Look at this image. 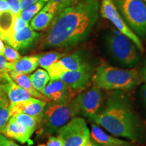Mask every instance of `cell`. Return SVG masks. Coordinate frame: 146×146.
<instances>
[{
	"instance_id": "6da1fadb",
	"label": "cell",
	"mask_w": 146,
	"mask_h": 146,
	"mask_svg": "<svg viewBox=\"0 0 146 146\" xmlns=\"http://www.w3.org/2000/svg\"><path fill=\"white\" fill-rule=\"evenodd\" d=\"M100 0H78L60 10L41 41V49L69 48L85 41L98 21Z\"/></svg>"
},
{
	"instance_id": "7a4b0ae2",
	"label": "cell",
	"mask_w": 146,
	"mask_h": 146,
	"mask_svg": "<svg viewBox=\"0 0 146 146\" xmlns=\"http://www.w3.org/2000/svg\"><path fill=\"white\" fill-rule=\"evenodd\" d=\"M88 118L116 137L133 143L143 141L145 137L143 123L123 91H112L101 110Z\"/></svg>"
},
{
	"instance_id": "3957f363",
	"label": "cell",
	"mask_w": 146,
	"mask_h": 146,
	"mask_svg": "<svg viewBox=\"0 0 146 146\" xmlns=\"http://www.w3.org/2000/svg\"><path fill=\"white\" fill-rule=\"evenodd\" d=\"M91 81L94 86L104 90L129 91L141 81L139 72L135 69H122L101 65L93 74Z\"/></svg>"
},
{
	"instance_id": "277c9868",
	"label": "cell",
	"mask_w": 146,
	"mask_h": 146,
	"mask_svg": "<svg viewBox=\"0 0 146 146\" xmlns=\"http://www.w3.org/2000/svg\"><path fill=\"white\" fill-rule=\"evenodd\" d=\"M106 51L116 62L127 68L139 63L141 52L131 40L119 31H109L104 39Z\"/></svg>"
},
{
	"instance_id": "5b68a950",
	"label": "cell",
	"mask_w": 146,
	"mask_h": 146,
	"mask_svg": "<svg viewBox=\"0 0 146 146\" xmlns=\"http://www.w3.org/2000/svg\"><path fill=\"white\" fill-rule=\"evenodd\" d=\"M76 116H78L77 110L73 100L66 102H47L39 123L42 133L49 135L57 133L60 128Z\"/></svg>"
},
{
	"instance_id": "8992f818",
	"label": "cell",
	"mask_w": 146,
	"mask_h": 146,
	"mask_svg": "<svg viewBox=\"0 0 146 146\" xmlns=\"http://www.w3.org/2000/svg\"><path fill=\"white\" fill-rule=\"evenodd\" d=\"M124 21L139 37L146 36V3L143 0H112Z\"/></svg>"
},
{
	"instance_id": "52a82bcc",
	"label": "cell",
	"mask_w": 146,
	"mask_h": 146,
	"mask_svg": "<svg viewBox=\"0 0 146 146\" xmlns=\"http://www.w3.org/2000/svg\"><path fill=\"white\" fill-rule=\"evenodd\" d=\"M57 135L62 140V146H82L91 137L86 120L81 116L72 118L58 130Z\"/></svg>"
},
{
	"instance_id": "ba28073f",
	"label": "cell",
	"mask_w": 146,
	"mask_h": 146,
	"mask_svg": "<svg viewBox=\"0 0 146 146\" xmlns=\"http://www.w3.org/2000/svg\"><path fill=\"white\" fill-rule=\"evenodd\" d=\"M104 95L101 89L93 86L80 92L73 99L78 116L88 118L98 114L103 107Z\"/></svg>"
},
{
	"instance_id": "9c48e42d",
	"label": "cell",
	"mask_w": 146,
	"mask_h": 146,
	"mask_svg": "<svg viewBox=\"0 0 146 146\" xmlns=\"http://www.w3.org/2000/svg\"><path fill=\"white\" fill-rule=\"evenodd\" d=\"M100 14L102 17L110 21L118 31L129 38L136 45L140 52L143 53L144 52V47L139 37L127 26L112 0H102L100 4Z\"/></svg>"
},
{
	"instance_id": "30bf717a",
	"label": "cell",
	"mask_w": 146,
	"mask_h": 146,
	"mask_svg": "<svg viewBox=\"0 0 146 146\" xmlns=\"http://www.w3.org/2000/svg\"><path fill=\"white\" fill-rule=\"evenodd\" d=\"M88 64L80 53L74 52L72 54L64 56L57 62L49 67L46 71L50 79H59L60 76L63 73L78 70Z\"/></svg>"
},
{
	"instance_id": "8fae6325",
	"label": "cell",
	"mask_w": 146,
	"mask_h": 146,
	"mask_svg": "<svg viewBox=\"0 0 146 146\" xmlns=\"http://www.w3.org/2000/svg\"><path fill=\"white\" fill-rule=\"evenodd\" d=\"M92 76L93 70L88 64L78 70L63 73L59 79L76 94L87 88L91 81Z\"/></svg>"
},
{
	"instance_id": "7c38bea8",
	"label": "cell",
	"mask_w": 146,
	"mask_h": 146,
	"mask_svg": "<svg viewBox=\"0 0 146 146\" xmlns=\"http://www.w3.org/2000/svg\"><path fill=\"white\" fill-rule=\"evenodd\" d=\"M41 94L54 102H70L76 97L75 93L60 79H50Z\"/></svg>"
},
{
	"instance_id": "4fadbf2b",
	"label": "cell",
	"mask_w": 146,
	"mask_h": 146,
	"mask_svg": "<svg viewBox=\"0 0 146 146\" xmlns=\"http://www.w3.org/2000/svg\"><path fill=\"white\" fill-rule=\"evenodd\" d=\"M47 102L43 100L31 98L27 101H24L11 106V116L18 114H25L32 116L37 120L39 125L43 116V113Z\"/></svg>"
},
{
	"instance_id": "5bb4252c",
	"label": "cell",
	"mask_w": 146,
	"mask_h": 146,
	"mask_svg": "<svg viewBox=\"0 0 146 146\" xmlns=\"http://www.w3.org/2000/svg\"><path fill=\"white\" fill-rule=\"evenodd\" d=\"M60 12L54 1L49 0L41 11L31 21V27L35 31H42L48 29L55 16Z\"/></svg>"
},
{
	"instance_id": "9a60e30c",
	"label": "cell",
	"mask_w": 146,
	"mask_h": 146,
	"mask_svg": "<svg viewBox=\"0 0 146 146\" xmlns=\"http://www.w3.org/2000/svg\"><path fill=\"white\" fill-rule=\"evenodd\" d=\"M90 137L100 146H135L132 141H125L116 137L108 134L100 126L91 123Z\"/></svg>"
},
{
	"instance_id": "2e32d148",
	"label": "cell",
	"mask_w": 146,
	"mask_h": 146,
	"mask_svg": "<svg viewBox=\"0 0 146 146\" xmlns=\"http://www.w3.org/2000/svg\"><path fill=\"white\" fill-rule=\"evenodd\" d=\"M41 36V33L36 32L31 26H29L20 31L15 33L9 45L14 47L17 51L27 50L31 47Z\"/></svg>"
},
{
	"instance_id": "e0dca14e",
	"label": "cell",
	"mask_w": 146,
	"mask_h": 146,
	"mask_svg": "<svg viewBox=\"0 0 146 146\" xmlns=\"http://www.w3.org/2000/svg\"><path fill=\"white\" fill-rule=\"evenodd\" d=\"M2 134L10 139L16 140L21 143H32L31 137L33 133L27 128L18 124L12 116L9 119Z\"/></svg>"
},
{
	"instance_id": "ac0fdd59",
	"label": "cell",
	"mask_w": 146,
	"mask_h": 146,
	"mask_svg": "<svg viewBox=\"0 0 146 146\" xmlns=\"http://www.w3.org/2000/svg\"><path fill=\"white\" fill-rule=\"evenodd\" d=\"M16 16L10 11L0 12V38L10 44L14 35Z\"/></svg>"
},
{
	"instance_id": "d6986e66",
	"label": "cell",
	"mask_w": 146,
	"mask_h": 146,
	"mask_svg": "<svg viewBox=\"0 0 146 146\" xmlns=\"http://www.w3.org/2000/svg\"><path fill=\"white\" fill-rule=\"evenodd\" d=\"M3 85L11 106H13L19 102L27 101L31 98H33L29 94V92L18 85L12 79Z\"/></svg>"
},
{
	"instance_id": "ffe728a7",
	"label": "cell",
	"mask_w": 146,
	"mask_h": 146,
	"mask_svg": "<svg viewBox=\"0 0 146 146\" xmlns=\"http://www.w3.org/2000/svg\"><path fill=\"white\" fill-rule=\"evenodd\" d=\"M9 74H10V78L14 82L21 87L22 88L25 89L27 90L29 94L31 95L32 97L33 98H37V99L43 100V101L49 102V100L43 96V94L39 92L36 90L33 87L31 82L30 77L28 74H23V73L16 72L15 71L10 70L9 72Z\"/></svg>"
},
{
	"instance_id": "44dd1931",
	"label": "cell",
	"mask_w": 146,
	"mask_h": 146,
	"mask_svg": "<svg viewBox=\"0 0 146 146\" xmlns=\"http://www.w3.org/2000/svg\"><path fill=\"white\" fill-rule=\"evenodd\" d=\"M40 55L24 56L15 62L11 63V70L28 74L36 70L39 66Z\"/></svg>"
},
{
	"instance_id": "7402d4cb",
	"label": "cell",
	"mask_w": 146,
	"mask_h": 146,
	"mask_svg": "<svg viewBox=\"0 0 146 146\" xmlns=\"http://www.w3.org/2000/svg\"><path fill=\"white\" fill-rule=\"evenodd\" d=\"M33 87L41 94L43 89L50 81L48 73L44 69L39 68L29 76Z\"/></svg>"
},
{
	"instance_id": "603a6c76",
	"label": "cell",
	"mask_w": 146,
	"mask_h": 146,
	"mask_svg": "<svg viewBox=\"0 0 146 146\" xmlns=\"http://www.w3.org/2000/svg\"><path fill=\"white\" fill-rule=\"evenodd\" d=\"M48 1L49 0H38L36 2L22 11L21 16L25 21L29 23L33 18L41 11Z\"/></svg>"
},
{
	"instance_id": "cb8c5ba5",
	"label": "cell",
	"mask_w": 146,
	"mask_h": 146,
	"mask_svg": "<svg viewBox=\"0 0 146 146\" xmlns=\"http://www.w3.org/2000/svg\"><path fill=\"white\" fill-rule=\"evenodd\" d=\"M65 56V54L58 52H49L40 55L39 65L44 70H47L49 67L57 62Z\"/></svg>"
},
{
	"instance_id": "d4e9b609",
	"label": "cell",
	"mask_w": 146,
	"mask_h": 146,
	"mask_svg": "<svg viewBox=\"0 0 146 146\" xmlns=\"http://www.w3.org/2000/svg\"><path fill=\"white\" fill-rule=\"evenodd\" d=\"M14 119L20 125L27 128L33 134L38 127L39 123L35 118L25 114H18L12 116Z\"/></svg>"
},
{
	"instance_id": "484cf974",
	"label": "cell",
	"mask_w": 146,
	"mask_h": 146,
	"mask_svg": "<svg viewBox=\"0 0 146 146\" xmlns=\"http://www.w3.org/2000/svg\"><path fill=\"white\" fill-rule=\"evenodd\" d=\"M11 104L8 100L0 105V133L2 134L5 126L11 117Z\"/></svg>"
},
{
	"instance_id": "4316f807",
	"label": "cell",
	"mask_w": 146,
	"mask_h": 146,
	"mask_svg": "<svg viewBox=\"0 0 146 146\" xmlns=\"http://www.w3.org/2000/svg\"><path fill=\"white\" fill-rule=\"evenodd\" d=\"M10 70L11 63L6 61L4 56L0 55V83H6L12 79L9 74Z\"/></svg>"
},
{
	"instance_id": "83f0119b",
	"label": "cell",
	"mask_w": 146,
	"mask_h": 146,
	"mask_svg": "<svg viewBox=\"0 0 146 146\" xmlns=\"http://www.w3.org/2000/svg\"><path fill=\"white\" fill-rule=\"evenodd\" d=\"M3 56H4L7 62L10 63L15 62L21 58V54L17 50H15L14 47L9 45H6L4 46V50H3Z\"/></svg>"
},
{
	"instance_id": "f1b7e54d",
	"label": "cell",
	"mask_w": 146,
	"mask_h": 146,
	"mask_svg": "<svg viewBox=\"0 0 146 146\" xmlns=\"http://www.w3.org/2000/svg\"><path fill=\"white\" fill-rule=\"evenodd\" d=\"M29 26V23L25 21V20L21 17V14L16 16L15 22H14V33L23 30V29H25L26 27Z\"/></svg>"
},
{
	"instance_id": "f546056e",
	"label": "cell",
	"mask_w": 146,
	"mask_h": 146,
	"mask_svg": "<svg viewBox=\"0 0 146 146\" xmlns=\"http://www.w3.org/2000/svg\"><path fill=\"white\" fill-rule=\"evenodd\" d=\"M6 1L10 6V12L15 16L20 15L21 12L20 0H6Z\"/></svg>"
},
{
	"instance_id": "4dcf8cb0",
	"label": "cell",
	"mask_w": 146,
	"mask_h": 146,
	"mask_svg": "<svg viewBox=\"0 0 146 146\" xmlns=\"http://www.w3.org/2000/svg\"><path fill=\"white\" fill-rule=\"evenodd\" d=\"M50 1H52L54 3H56L60 11L62 9L69 6V5H71L73 3H76L78 0H50Z\"/></svg>"
},
{
	"instance_id": "1f68e13d",
	"label": "cell",
	"mask_w": 146,
	"mask_h": 146,
	"mask_svg": "<svg viewBox=\"0 0 146 146\" xmlns=\"http://www.w3.org/2000/svg\"><path fill=\"white\" fill-rule=\"evenodd\" d=\"M46 146H62V140L59 136H50L47 140Z\"/></svg>"
},
{
	"instance_id": "d6a6232c",
	"label": "cell",
	"mask_w": 146,
	"mask_h": 146,
	"mask_svg": "<svg viewBox=\"0 0 146 146\" xmlns=\"http://www.w3.org/2000/svg\"><path fill=\"white\" fill-rule=\"evenodd\" d=\"M0 143L2 146H21L1 133H0Z\"/></svg>"
},
{
	"instance_id": "836d02e7",
	"label": "cell",
	"mask_w": 146,
	"mask_h": 146,
	"mask_svg": "<svg viewBox=\"0 0 146 146\" xmlns=\"http://www.w3.org/2000/svg\"><path fill=\"white\" fill-rule=\"evenodd\" d=\"M38 0H20V5H21V12L25 10L31 5L33 4L35 2H36Z\"/></svg>"
},
{
	"instance_id": "e575fe53",
	"label": "cell",
	"mask_w": 146,
	"mask_h": 146,
	"mask_svg": "<svg viewBox=\"0 0 146 146\" xmlns=\"http://www.w3.org/2000/svg\"><path fill=\"white\" fill-rule=\"evenodd\" d=\"M8 99V97H7L6 93H5L4 87H3V84L0 83V105L6 101Z\"/></svg>"
},
{
	"instance_id": "d590c367",
	"label": "cell",
	"mask_w": 146,
	"mask_h": 146,
	"mask_svg": "<svg viewBox=\"0 0 146 146\" xmlns=\"http://www.w3.org/2000/svg\"><path fill=\"white\" fill-rule=\"evenodd\" d=\"M8 11H10V8L6 0H0V12Z\"/></svg>"
},
{
	"instance_id": "8d00e7d4",
	"label": "cell",
	"mask_w": 146,
	"mask_h": 146,
	"mask_svg": "<svg viewBox=\"0 0 146 146\" xmlns=\"http://www.w3.org/2000/svg\"><path fill=\"white\" fill-rule=\"evenodd\" d=\"M139 76L141 78V81H143L146 83V60L144 64L143 67L142 68L141 72H139Z\"/></svg>"
},
{
	"instance_id": "74e56055",
	"label": "cell",
	"mask_w": 146,
	"mask_h": 146,
	"mask_svg": "<svg viewBox=\"0 0 146 146\" xmlns=\"http://www.w3.org/2000/svg\"><path fill=\"white\" fill-rule=\"evenodd\" d=\"M141 94L142 98H143L144 104H145V105L146 106V83L144 84V85L141 87Z\"/></svg>"
},
{
	"instance_id": "f35d334b",
	"label": "cell",
	"mask_w": 146,
	"mask_h": 146,
	"mask_svg": "<svg viewBox=\"0 0 146 146\" xmlns=\"http://www.w3.org/2000/svg\"><path fill=\"white\" fill-rule=\"evenodd\" d=\"M82 146H100V145H98V143H96L94 140L91 139V138L90 137Z\"/></svg>"
},
{
	"instance_id": "ab89813d",
	"label": "cell",
	"mask_w": 146,
	"mask_h": 146,
	"mask_svg": "<svg viewBox=\"0 0 146 146\" xmlns=\"http://www.w3.org/2000/svg\"><path fill=\"white\" fill-rule=\"evenodd\" d=\"M4 44H3V40L0 38V55H2L3 54V50H4Z\"/></svg>"
},
{
	"instance_id": "60d3db41",
	"label": "cell",
	"mask_w": 146,
	"mask_h": 146,
	"mask_svg": "<svg viewBox=\"0 0 146 146\" xmlns=\"http://www.w3.org/2000/svg\"><path fill=\"white\" fill-rule=\"evenodd\" d=\"M37 146H46L45 144H40V145H38Z\"/></svg>"
},
{
	"instance_id": "b9f144b4",
	"label": "cell",
	"mask_w": 146,
	"mask_h": 146,
	"mask_svg": "<svg viewBox=\"0 0 146 146\" xmlns=\"http://www.w3.org/2000/svg\"><path fill=\"white\" fill-rule=\"evenodd\" d=\"M143 1H144V2H145V3H146V0H143Z\"/></svg>"
},
{
	"instance_id": "7bdbcfd3",
	"label": "cell",
	"mask_w": 146,
	"mask_h": 146,
	"mask_svg": "<svg viewBox=\"0 0 146 146\" xmlns=\"http://www.w3.org/2000/svg\"><path fill=\"white\" fill-rule=\"evenodd\" d=\"M0 146H2V145H1V143H0Z\"/></svg>"
}]
</instances>
